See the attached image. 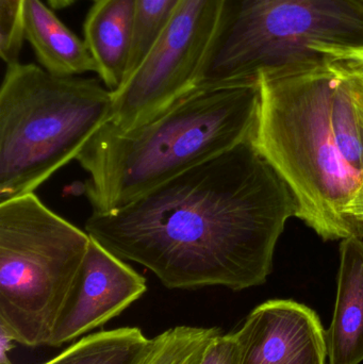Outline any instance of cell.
<instances>
[{"mask_svg":"<svg viewBox=\"0 0 363 364\" xmlns=\"http://www.w3.org/2000/svg\"><path fill=\"white\" fill-rule=\"evenodd\" d=\"M254 138L119 209L93 212L85 231L172 290L261 286L298 201Z\"/></svg>","mask_w":363,"mask_h":364,"instance_id":"cell-1","label":"cell"},{"mask_svg":"<svg viewBox=\"0 0 363 364\" xmlns=\"http://www.w3.org/2000/svg\"><path fill=\"white\" fill-rule=\"evenodd\" d=\"M323 50L319 61L260 75L254 142L291 188L296 218L330 241L356 237L349 211L363 183V53Z\"/></svg>","mask_w":363,"mask_h":364,"instance_id":"cell-2","label":"cell"},{"mask_svg":"<svg viewBox=\"0 0 363 364\" xmlns=\"http://www.w3.org/2000/svg\"><path fill=\"white\" fill-rule=\"evenodd\" d=\"M259 108L258 79L192 90L132 129L104 124L76 158L93 212L119 209L253 138Z\"/></svg>","mask_w":363,"mask_h":364,"instance_id":"cell-3","label":"cell"},{"mask_svg":"<svg viewBox=\"0 0 363 364\" xmlns=\"http://www.w3.org/2000/svg\"><path fill=\"white\" fill-rule=\"evenodd\" d=\"M112 91L36 64L9 65L0 89V201L34 191L111 121Z\"/></svg>","mask_w":363,"mask_h":364,"instance_id":"cell-4","label":"cell"},{"mask_svg":"<svg viewBox=\"0 0 363 364\" xmlns=\"http://www.w3.org/2000/svg\"><path fill=\"white\" fill-rule=\"evenodd\" d=\"M322 46L363 47V0H224L194 89L313 63Z\"/></svg>","mask_w":363,"mask_h":364,"instance_id":"cell-5","label":"cell"},{"mask_svg":"<svg viewBox=\"0 0 363 364\" xmlns=\"http://www.w3.org/2000/svg\"><path fill=\"white\" fill-rule=\"evenodd\" d=\"M90 242L34 193L0 201V329L21 346H49Z\"/></svg>","mask_w":363,"mask_h":364,"instance_id":"cell-6","label":"cell"},{"mask_svg":"<svg viewBox=\"0 0 363 364\" xmlns=\"http://www.w3.org/2000/svg\"><path fill=\"white\" fill-rule=\"evenodd\" d=\"M224 0H183L131 76L112 92L109 123L128 130L146 123L195 87L215 40Z\"/></svg>","mask_w":363,"mask_h":364,"instance_id":"cell-7","label":"cell"},{"mask_svg":"<svg viewBox=\"0 0 363 364\" xmlns=\"http://www.w3.org/2000/svg\"><path fill=\"white\" fill-rule=\"evenodd\" d=\"M146 279L91 237L82 269L48 346L59 348L121 316L146 293Z\"/></svg>","mask_w":363,"mask_h":364,"instance_id":"cell-8","label":"cell"},{"mask_svg":"<svg viewBox=\"0 0 363 364\" xmlns=\"http://www.w3.org/2000/svg\"><path fill=\"white\" fill-rule=\"evenodd\" d=\"M234 333L238 364H326V331L315 310L290 299L258 306Z\"/></svg>","mask_w":363,"mask_h":364,"instance_id":"cell-9","label":"cell"},{"mask_svg":"<svg viewBox=\"0 0 363 364\" xmlns=\"http://www.w3.org/2000/svg\"><path fill=\"white\" fill-rule=\"evenodd\" d=\"M328 364L363 361V241L350 237L340 244L336 304L326 331Z\"/></svg>","mask_w":363,"mask_h":364,"instance_id":"cell-10","label":"cell"},{"mask_svg":"<svg viewBox=\"0 0 363 364\" xmlns=\"http://www.w3.org/2000/svg\"><path fill=\"white\" fill-rule=\"evenodd\" d=\"M98 76L110 91L125 83L136 33V0H96L83 25Z\"/></svg>","mask_w":363,"mask_h":364,"instance_id":"cell-11","label":"cell"},{"mask_svg":"<svg viewBox=\"0 0 363 364\" xmlns=\"http://www.w3.org/2000/svg\"><path fill=\"white\" fill-rule=\"evenodd\" d=\"M25 38L40 66L50 74L62 77L97 74V64L85 41L40 0H26Z\"/></svg>","mask_w":363,"mask_h":364,"instance_id":"cell-12","label":"cell"},{"mask_svg":"<svg viewBox=\"0 0 363 364\" xmlns=\"http://www.w3.org/2000/svg\"><path fill=\"white\" fill-rule=\"evenodd\" d=\"M148 340L139 327L91 333L42 364H131Z\"/></svg>","mask_w":363,"mask_h":364,"instance_id":"cell-13","label":"cell"},{"mask_svg":"<svg viewBox=\"0 0 363 364\" xmlns=\"http://www.w3.org/2000/svg\"><path fill=\"white\" fill-rule=\"evenodd\" d=\"M217 327L176 326L148 340L131 364H202Z\"/></svg>","mask_w":363,"mask_h":364,"instance_id":"cell-14","label":"cell"},{"mask_svg":"<svg viewBox=\"0 0 363 364\" xmlns=\"http://www.w3.org/2000/svg\"><path fill=\"white\" fill-rule=\"evenodd\" d=\"M181 1L183 0H136V33L127 79L146 57L156 38L176 12Z\"/></svg>","mask_w":363,"mask_h":364,"instance_id":"cell-15","label":"cell"},{"mask_svg":"<svg viewBox=\"0 0 363 364\" xmlns=\"http://www.w3.org/2000/svg\"><path fill=\"white\" fill-rule=\"evenodd\" d=\"M26 0H0V55L6 66L17 63L25 42Z\"/></svg>","mask_w":363,"mask_h":364,"instance_id":"cell-16","label":"cell"},{"mask_svg":"<svg viewBox=\"0 0 363 364\" xmlns=\"http://www.w3.org/2000/svg\"><path fill=\"white\" fill-rule=\"evenodd\" d=\"M349 216L356 231V237L363 239V183L350 208Z\"/></svg>","mask_w":363,"mask_h":364,"instance_id":"cell-17","label":"cell"},{"mask_svg":"<svg viewBox=\"0 0 363 364\" xmlns=\"http://www.w3.org/2000/svg\"><path fill=\"white\" fill-rule=\"evenodd\" d=\"M12 337L8 335L6 331L0 329V364H13L10 360V352L12 350Z\"/></svg>","mask_w":363,"mask_h":364,"instance_id":"cell-18","label":"cell"},{"mask_svg":"<svg viewBox=\"0 0 363 364\" xmlns=\"http://www.w3.org/2000/svg\"><path fill=\"white\" fill-rule=\"evenodd\" d=\"M46 1L50 8L59 10V9L67 8V6H72L77 0H46Z\"/></svg>","mask_w":363,"mask_h":364,"instance_id":"cell-19","label":"cell"},{"mask_svg":"<svg viewBox=\"0 0 363 364\" xmlns=\"http://www.w3.org/2000/svg\"><path fill=\"white\" fill-rule=\"evenodd\" d=\"M359 48H360V50H362L363 53V47H359Z\"/></svg>","mask_w":363,"mask_h":364,"instance_id":"cell-20","label":"cell"},{"mask_svg":"<svg viewBox=\"0 0 363 364\" xmlns=\"http://www.w3.org/2000/svg\"><path fill=\"white\" fill-rule=\"evenodd\" d=\"M94 1H96V0H94Z\"/></svg>","mask_w":363,"mask_h":364,"instance_id":"cell-21","label":"cell"}]
</instances>
